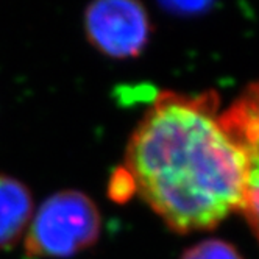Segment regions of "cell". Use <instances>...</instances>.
Instances as JSON below:
<instances>
[{
    "instance_id": "obj_1",
    "label": "cell",
    "mask_w": 259,
    "mask_h": 259,
    "mask_svg": "<svg viewBox=\"0 0 259 259\" xmlns=\"http://www.w3.org/2000/svg\"><path fill=\"white\" fill-rule=\"evenodd\" d=\"M125 178L177 233L215 227L242 211L247 161L220 123L214 92H162L125 152Z\"/></svg>"
},
{
    "instance_id": "obj_2",
    "label": "cell",
    "mask_w": 259,
    "mask_h": 259,
    "mask_svg": "<svg viewBox=\"0 0 259 259\" xmlns=\"http://www.w3.org/2000/svg\"><path fill=\"white\" fill-rule=\"evenodd\" d=\"M102 217L91 197L75 189L58 191L42 201L25 231L31 259L69 257L97 242Z\"/></svg>"
},
{
    "instance_id": "obj_3",
    "label": "cell",
    "mask_w": 259,
    "mask_h": 259,
    "mask_svg": "<svg viewBox=\"0 0 259 259\" xmlns=\"http://www.w3.org/2000/svg\"><path fill=\"white\" fill-rule=\"evenodd\" d=\"M150 17L135 0H97L84 11L89 42L106 57L135 58L150 39Z\"/></svg>"
},
{
    "instance_id": "obj_4",
    "label": "cell",
    "mask_w": 259,
    "mask_h": 259,
    "mask_svg": "<svg viewBox=\"0 0 259 259\" xmlns=\"http://www.w3.org/2000/svg\"><path fill=\"white\" fill-rule=\"evenodd\" d=\"M220 123L245 156L247 195L240 212L259 239V80L220 113Z\"/></svg>"
},
{
    "instance_id": "obj_5",
    "label": "cell",
    "mask_w": 259,
    "mask_h": 259,
    "mask_svg": "<svg viewBox=\"0 0 259 259\" xmlns=\"http://www.w3.org/2000/svg\"><path fill=\"white\" fill-rule=\"evenodd\" d=\"M33 217L30 189L14 177L0 174V250L13 247Z\"/></svg>"
},
{
    "instance_id": "obj_6",
    "label": "cell",
    "mask_w": 259,
    "mask_h": 259,
    "mask_svg": "<svg viewBox=\"0 0 259 259\" xmlns=\"http://www.w3.org/2000/svg\"><path fill=\"white\" fill-rule=\"evenodd\" d=\"M181 259H242V256L225 240L208 239L188 248Z\"/></svg>"
}]
</instances>
